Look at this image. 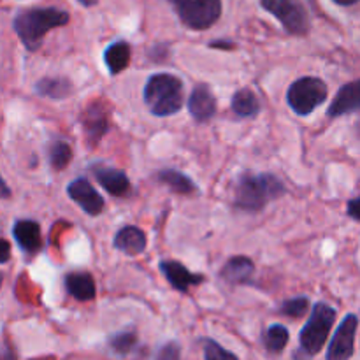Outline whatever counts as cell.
I'll return each mask as SVG.
<instances>
[{
    "label": "cell",
    "mask_w": 360,
    "mask_h": 360,
    "mask_svg": "<svg viewBox=\"0 0 360 360\" xmlns=\"http://www.w3.org/2000/svg\"><path fill=\"white\" fill-rule=\"evenodd\" d=\"M285 192L287 186L271 172H262V174L245 172L236 181L234 206L246 213H259L269 202L283 197Z\"/></svg>",
    "instance_id": "cell-1"
},
{
    "label": "cell",
    "mask_w": 360,
    "mask_h": 360,
    "mask_svg": "<svg viewBox=\"0 0 360 360\" xmlns=\"http://www.w3.org/2000/svg\"><path fill=\"white\" fill-rule=\"evenodd\" d=\"M69 20L70 16L67 11L56 7H34L18 13L13 21V28L28 51H37L42 46L44 35L53 28L65 27Z\"/></svg>",
    "instance_id": "cell-2"
},
{
    "label": "cell",
    "mask_w": 360,
    "mask_h": 360,
    "mask_svg": "<svg viewBox=\"0 0 360 360\" xmlns=\"http://www.w3.org/2000/svg\"><path fill=\"white\" fill-rule=\"evenodd\" d=\"M144 104L157 118L176 115L183 105V83L179 77L158 72L148 79L144 86Z\"/></svg>",
    "instance_id": "cell-3"
},
{
    "label": "cell",
    "mask_w": 360,
    "mask_h": 360,
    "mask_svg": "<svg viewBox=\"0 0 360 360\" xmlns=\"http://www.w3.org/2000/svg\"><path fill=\"white\" fill-rule=\"evenodd\" d=\"M336 322V309L326 302H316L306 326L299 334V348L294 352V360H311L326 347L329 334Z\"/></svg>",
    "instance_id": "cell-4"
},
{
    "label": "cell",
    "mask_w": 360,
    "mask_h": 360,
    "mask_svg": "<svg viewBox=\"0 0 360 360\" xmlns=\"http://www.w3.org/2000/svg\"><path fill=\"white\" fill-rule=\"evenodd\" d=\"M327 84L320 77L306 76L299 77L288 86L287 102L295 115L308 116L327 101Z\"/></svg>",
    "instance_id": "cell-5"
},
{
    "label": "cell",
    "mask_w": 360,
    "mask_h": 360,
    "mask_svg": "<svg viewBox=\"0 0 360 360\" xmlns=\"http://www.w3.org/2000/svg\"><path fill=\"white\" fill-rule=\"evenodd\" d=\"M176 14L185 27L206 30L221 16V0H171Z\"/></svg>",
    "instance_id": "cell-6"
},
{
    "label": "cell",
    "mask_w": 360,
    "mask_h": 360,
    "mask_svg": "<svg viewBox=\"0 0 360 360\" xmlns=\"http://www.w3.org/2000/svg\"><path fill=\"white\" fill-rule=\"evenodd\" d=\"M260 6L273 14L290 35L308 34V13L297 0H260Z\"/></svg>",
    "instance_id": "cell-7"
},
{
    "label": "cell",
    "mask_w": 360,
    "mask_h": 360,
    "mask_svg": "<svg viewBox=\"0 0 360 360\" xmlns=\"http://www.w3.org/2000/svg\"><path fill=\"white\" fill-rule=\"evenodd\" d=\"M359 319L357 315L350 313L343 319L340 327L334 333L327 348L326 360H350L355 352V334H357Z\"/></svg>",
    "instance_id": "cell-8"
},
{
    "label": "cell",
    "mask_w": 360,
    "mask_h": 360,
    "mask_svg": "<svg viewBox=\"0 0 360 360\" xmlns=\"http://www.w3.org/2000/svg\"><path fill=\"white\" fill-rule=\"evenodd\" d=\"M67 193L70 199L90 217H98L104 211L105 200L97 190L91 186L86 178H76L67 185Z\"/></svg>",
    "instance_id": "cell-9"
},
{
    "label": "cell",
    "mask_w": 360,
    "mask_h": 360,
    "mask_svg": "<svg viewBox=\"0 0 360 360\" xmlns=\"http://www.w3.org/2000/svg\"><path fill=\"white\" fill-rule=\"evenodd\" d=\"M91 172H94L95 179L101 183L102 188L109 192L115 197H125L130 192V181L129 176L123 171L109 165H91Z\"/></svg>",
    "instance_id": "cell-10"
},
{
    "label": "cell",
    "mask_w": 360,
    "mask_h": 360,
    "mask_svg": "<svg viewBox=\"0 0 360 360\" xmlns=\"http://www.w3.org/2000/svg\"><path fill=\"white\" fill-rule=\"evenodd\" d=\"M188 112L197 122H210L217 115V98L207 84H197L188 98Z\"/></svg>",
    "instance_id": "cell-11"
},
{
    "label": "cell",
    "mask_w": 360,
    "mask_h": 360,
    "mask_svg": "<svg viewBox=\"0 0 360 360\" xmlns=\"http://www.w3.org/2000/svg\"><path fill=\"white\" fill-rule=\"evenodd\" d=\"M360 108V83L359 81H352V83L345 84L340 88V91L334 97L333 104L327 109V116L329 118H340V116L352 115L357 112Z\"/></svg>",
    "instance_id": "cell-12"
},
{
    "label": "cell",
    "mask_w": 360,
    "mask_h": 360,
    "mask_svg": "<svg viewBox=\"0 0 360 360\" xmlns=\"http://www.w3.org/2000/svg\"><path fill=\"white\" fill-rule=\"evenodd\" d=\"M14 241L27 255H35L42 248L41 225L34 220H18L13 227Z\"/></svg>",
    "instance_id": "cell-13"
},
{
    "label": "cell",
    "mask_w": 360,
    "mask_h": 360,
    "mask_svg": "<svg viewBox=\"0 0 360 360\" xmlns=\"http://www.w3.org/2000/svg\"><path fill=\"white\" fill-rule=\"evenodd\" d=\"M160 271L162 274L167 278L171 287L179 292H188V288L192 287V285H200L206 280L202 274L190 273L181 262H176V260H162Z\"/></svg>",
    "instance_id": "cell-14"
},
{
    "label": "cell",
    "mask_w": 360,
    "mask_h": 360,
    "mask_svg": "<svg viewBox=\"0 0 360 360\" xmlns=\"http://www.w3.org/2000/svg\"><path fill=\"white\" fill-rule=\"evenodd\" d=\"M116 250L127 253V255H139L144 252L148 245L146 234H144L141 229L134 227V225H127V227L120 229L115 236V241H112Z\"/></svg>",
    "instance_id": "cell-15"
},
{
    "label": "cell",
    "mask_w": 360,
    "mask_h": 360,
    "mask_svg": "<svg viewBox=\"0 0 360 360\" xmlns=\"http://www.w3.org/2000/svg\"><path fill=\"white\" fill-rule=\"evenodd\" d=\"M255 274V266L248 257H232L221 269L220 276L231 285L250 283Z\"/></svg>",
    "instance_id": "cell-16"
},
{
    "label": "cell",
    "mask_w": 360,
    "mask_h": 360,
    "mask_svg": "<svg viewBox=\"0 0 360 360\" xmlns=\"http://www.w3.org/2000/svg\"><path fill=\"white\" fill-rule=\"evenodd\" d=\"M65 288L76 301L88 302L95 299L97 287L88 273H69L65 276Z\"/></svg>",
    "instance_id": "cell-17"
},
{
    "label": "cell",
    "mask_w": 360,
    "mask_h": 360,
    "mask_svg": "<svg viewBox=\"0 0 360 360\" xmlns=\"http://www.w3.org/2000/svg\"><path fill=\"white\" fill-rule=\"evenodd\" d=\"M104 63L111 76H118L130 63V44L127 41H115L104 49Z\"/></svg>",
    "instance_id": "cell-18"
},
{
    "label": "cell",
    "mask_w": 360,
    "mask_h": 360,
    "mask_svg": "<svg viewBox=\"0 0 360 360\" xmlns=\"http://www.w3.org/2000/svg\"><path fill=\"white\" fill-rule=\"evenodd\" d=\"M35 94L48 98H65L74 91V84L67 77H42L34 86Z\"/></svg>",
    "instance_id": "cell-19"
},
{
    "label": "cell",
    "mask_w": 360,
    "mask_h": 360,
    "mask_svg": "<svg viewBox=\"0 0 360 360\" xmlns=\"http://www.w3.org/2000/svg\"><path fill=\"white\" fill-rule=\"evenodd\" d=\"M231 108L239 118H255L260 112V102L250 88H243L232 95Z\"/></svg>",
    "instance_id": "cell-20"
},
{
    "label": "cell",
    "mask_w": 360,
    "mask_h": 360,
    "mask_svg": "<svg viewBox=\"0 0 360 360\" xmlns=\"http://www.w3.org/2000/svg\"><path fill=\"white\" fill-rule=\"evenodd\" d=\"M158 181L167 185L172 192L181 193V195H192L197 193V185L192 181V178H188L183 172L174 171V169H164V171L158 172Z\"/></svg>",
    "instance_id": "cell-21"
},
{
    "label": "cell",
    "mask_w": 360,
    "mask_h": 360,
    "mask_svg": "<svg viewBox=\"0 0 360 360\" xmlns=\"http://www.w3.org/2000/svg\"><path fill=\"white\" fill-rule=\"evenodd\" d=\"M109 129L108 116L105 111L101 108H90L88 109L86 116H84V130L90 139L98 141Z\"/></svg>",
    "instance_id": "cell-22"
},
{
    "label": "cell",
    "mask_w": 360,
    "mask_h": 360,
    "mask_svg": "<svg viewBox=\"0 0 360 360\" xmlns=\"http://www.w3.org/2000/svg\"><path fill=\"white\" fill-rule=\"evenodd\" d=\"M288 340H290V334H288V329L281 323H274L264 334V345H266V350L269 354H281L285 350V347L288 345Z\"/></svg>",
    "instance_id": "cell-23"
},
{
    "label": "cell",
    "mask_w": 360,
    "mask_h": 360,
    "mask_svg": "<svg viewBox=\"0 0 360 360\" xmlns=\"http://www.w3.org/2000/svg\"><path fill=\"white\" fill-rule=\"evenodd\" d=\"M48 160L55 171H63L72 160V150L65 141H51L48 146Z\"/></svg>",
    "instance_id": "cell-24"
},
{
    "label": "cell",
    "mask_w": 360,
    "mask_h": 360,
    "mask_svg": "<svg viewBox=\"0 0 360 360\" xmlns=\"http://www.w3.org/2000/svg\"><path fill=\"white\" fill-rule=\"evenodd\" d=\"M109 347L120 357H125L130 352L134 350V347L137 345V334L132 330H123V333H116L109 338Z\"/></svg>",
    "instance_id": "cell-25"
},
{
    "label": "cell",
    "mask_w": 360,
    "mask_h": 360,
    "mask_svg": "<svg viewBox=\"0 0 360 360\" xmlns=\"http://www.w3.org/2000/svg\"><path fill=\"white\" fill-rule=\"evenodd\" d=\"M309 309V299L308 297H294L288 299L281 304L280 313L290 319H302Z\"/></svg>",
    "instance_id": "cell-26"
},
{
    "label": "cell",
    "mask_w": 360,
    "mask_h": 360,
    "mask_svg": "<svg viewBox=\"0 0 360 360\" xmlns=\"http://www.w3.org/2000/svg\"><path fill=\"white\" fill-rule=\"evenodd\" d=\"M204 360H239L238 355L229 352L214 340H202Z\"/></svg>",
    "instance_id": "cell-27"
},
{
    "label": "cell",
    "mask_w": 360,
    "mask_h": 360,
    "mask_svg": "<svg viewBox=\"0 0 360 360\" xmlns=\"http://www.w3.org/2000/svg\"><path fill=\"white\" fill-rule=\"evenodd\" d=\"M155 360H181V347L176 341H169L158 348Z\"/></svg>",
    "instance_id": "cell-28"
},
{
    "label": "cell",
    "mask_w": 360,
    "mask_h": 360,
    "mask_svg": "<svg viewBox=\"0 0 360 360\" xmlns=\"http://www.w3.org/2000/svg\"><path fill=\"white\" fill-rule=\"evenodd\" d=\"M11 259V246L6 239H0V264H6Z\"/></svg>",
    "instance_id": "cell-29"
},
{
    "label": "cell",
    "mask_w": 360,
    "mask_h": 360,
    "mask_svg": "<svg viewBox=\"0 0 360 360\" xmlns=\"http://www.w3.org/2000/svg\"><path fill=\"white\" fill-rule=\"evenodd\" d=\"M359 204H360V200L357 199V197H355V199H352L350 202H348V214H350L352 218H354L355 221H359L360 220V214H359Z\"/></svg>",
    "instance_id": "cell-30"
},
{
    "label": "cell",
    "mask_w": 360,
    "mask_h": 360,
    "mask_svg": "<svg viewBox=\"0 0 360 360\" xmlns=\"http://www.w3.org/2000/svg\"><path fill=\"white\" fill-rule=\"evenodd\" d=\"M210 46H211V48H221V49L236 48L234 42H231V41H214V42H211Z\"/></svg>",
    "instance_id": "cell-31"
},
{
    "label": "cell",
    "mask_w": 360,
    "mask_h": 360,
    "mask_svg": "<svg viewBox=\"0 0 360 360\" xmlns=\"http://www.w3.org/2000/svg\"><path fill=\"white\" fill-rule=\"evenodd\" d=\"M9 197H11V188L6 185L2 176H0V199H9Z\"/></svg>",
    "instance_id": "cell-32"
},
{
    "label": "cell",
    "mask_w": 360,
    "mask_h": 360,
    "mask_svg": "<svg viewBox=\"0 0 360 360\" xmlns=\"http://www.w3.org/2000/svg\"><path fill=\"white\" fill-rule=\"evenodd\" d=\"M333 2L338 4V6L348 7V6H354V4H357L359 0H333Z\"/></svg>",
    "instance_id": "cell-33"
},
{
    "label": "cell",
    "mask_w": 360,
    "mask_h": 360,
    "mask_svg": "<svg viewBox=\"0 0 360 360\" xmlns=\"http://www.w3.org/2000/svg\"><path fill=\"white\" fill-rule=\"evenodd\" d=\"M77 2L84 7H91V6H97L98 0H77Z\"/></svg>",
    "instance_id": "cell-34"
},
{
    "label": "cell",
    "mask_w": 360,
    "mask_h": 360,
    "mask_svg": "<svg viewBox=\"0 0 360 360\" xmlns=\"http://www.w3.org/2000/svg\"><path fill=\"white\" fill-rule=\"evenodd\" d=\"M0 360H16V359H14V355L11 354V352H7V354H4L2 357H0Z\"/></svg>",
    "instance_id": "cell-35"
},
{
    "label": "cell",
    "mask_w": 360,
    "mask_h": 360,
    "mask_svg": "<svg viewBox=\"0 0 360 360\" xmlns=\"http://www.w3.org/2000/svg\"><path fill=\"white\" fill-rule=\"evenodd\" d=\"M0 287H2V274H0Z\"/></svg>",
    "instance_id": "cell-36"
}]
</instances>
